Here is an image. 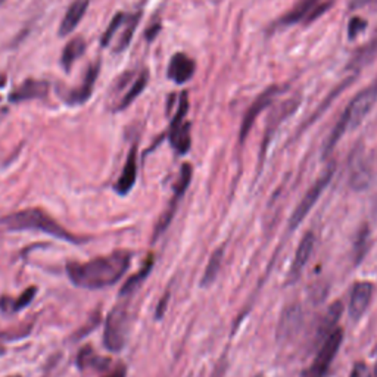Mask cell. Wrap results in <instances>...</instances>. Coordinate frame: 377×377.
Listing matches in <instances>:
<instances>
[{"label": "cell", "instance_id": "obj_17", "mask_svg": "<svg viewBox=\"0 0 377 377\" xmlns=\"http://www.w3.org/2000/svg\"><path fill=\"white\" fill-rule=\"evenodd\" d=\"M301 319L302 311L299 305H292L290 308H287L282 315L280 326H278V337L287 339L290 337V335H294L301 326Z\"/></svg>", "mask_w": 377, "mask_h": 377}, {"label": "cell", "instance_id": "obj_27", "mask_svg": "<svg viewBox=\"0 0 377 377\" xmlns=\"http://www.w3.org/2000/svg\"><path fill=\"white\" fill-rule=\"evenodd\" d=\"M128 18H130V15H126V14H123V12H119V14H117V15L114 17V19L111 21V24H109V27H108V30L105 31L103 37H102V42H101V43H102L103 47H106V46L109 44V42H111L112 37L115 35L117 30H118L121 26H123V24H126V22L128 21Z\"/></svg>", "mask_w": 377, "mask_h": 377}, {"label": "cell", "instance_id": "obj_33", "mask_svg": "<svg viewBox=\"0 0 377 377\" xmlns=\"http://www.w3.org/2000/svg\"><path fill=\"white\" fill-rule=\"evenodd\" d=\"M167 303H168V294L160 301V303H158V308H156V315H155V317L156 319H161L162 317V315H164V311H165V308H167Z\"/></svg>", "mask_w": 377, "mask_h": 377}, {"label": "cell", "instance_id": "obj_30", "mask_svg": "<svg viewBox=\"0 0 377 377\" xmlns=\"http://www.w3.org/2000/svg\"><path fill=\"white\" fill-rule=\"evenodd\" d=\"M366 28H367V21L366 19H362L360 17L351 18V21L348 24V35H349V39L357 37V35L360 33H362Z\"/></svg>", "mask_w": 377, "mask_h": 377}, {"label": "cell", "instance_id": "obj_36", "mask_svg": "<svg viewBox=\"0 0 377 377\" xmlns=\"http://www.w3.org/2000/svg\"><path fill=\"white\" fill-rule=\"evenodd\" d=\"M5 83H6V77L0 74V89H2L5 86Z\"/></svg>", "mask_w": 377, "mask_h": 377}, {"label": "cell", "instance_id": "obj_24", "mask_svg": "<svg viewBox=\"0 0 377 377\" xmlns=\"http://www.w3.org/2000/svg\"><path fill=\"white\" fill-rule=\"evenodd\" d=\"M148 80H149V74L146 71H143L142 74L136 78V81L133 83V86L130 87V90L124 94L123 99H121L118 109H126L133 101H136L139 94L144 90V87L148 86Z\"/></svg>", "mask_w": 377, "mask_h": 377}, {"label": "cell", "instance_id": "obj_14", "mask_svg": "<svg viewBox=\"0 0 377 377\" xmlns=\"http://www.w3.org/2000/svg\"><path fill=\"white\" fill-rule=\"evenodd\" d=\"M136 178H137V148L133 146L128 152L123 173H121L115 185V192L126 196V194L135 187Z\"/></svg>", "mask_w": 377, "mask_h": 377}, {"label": "cell", "instance_id": "obj_20", "mask_svg": "<svg viewBox=\"0 0 377 377\" xmlns=\"http://www.w3.org/2000/svg\"><path fill=\"white\" fill-rule=\"evenodd\" d=\"M169 143L173 144V148L180 153L185 155L190 148V123H186L180 126L178 128L169 130L168 133Z\"/></svg>", "mask_w": 377, "mask_h": 377}, {"label": "cell", "instance_id": "obj_38", "mask_svg": "<svg viewBox=\"0 0 377 377\" xmlns=\"http://www.w3.org/2000/svg\"><path fill=\"white\" fill-rule=\"evenodd\" d=\"M376 377H377V364H376Z\"/></svg>", "mask_w": 377, "mask_h": 377}, {"label": "cell", "instance_id": "obj_25", "mask_svg": "<svg viewBox=\"0 0 377 377\" xmlns=\"http://www.w3.org/2000/svg\"><path fill=\"white\" fill-rule=\"evenodd\" d=\"M370 181H371V169L366 164H364V162H361L360 165H357L351 171L349 183H351V186L354 187L355 190L366 189L370 185Z\"/></svg>", "mask_w": 377, "mask_h": 377}, {"label": "cell", "instance_id": "obj_40", "mask_svg": "<svg viewBox=\"0 0 377 377\" xmlns=\"http://www.w3.org/2000/svg\"><path fill=\"white\" fill-rule=\"evenodd\" d=\"M258 377H262V376H258Z\"/></svg>", "mask_w": 377, "mask_h": 377}, {"label": "cell", "instance_id": "obj_29", "mask_svg": "<svg viewBox=\"0 0 377 377\" xmlns=\"http://www.w3.org/2000/svg\"><path fill=\"white\" fill-rule=\"evenodd\" d=\"M37 295V287L35 286H31V287H27L26 290L22 292V294L19 295V298L17 301H14V305H12V310L14 311H19L22 308L28 307L30 303L33 302L34 296Z\"/></svg>", "mask_w": 377, "mask_h": 377}, {"label": "cell", "instance_id": "obj_21", "mask_svg": "<svg viewBox=\"0 0 377 377\" xmlns=\"http://www.w3.org/2000/svg\"><path fill=\"white\" fill-rule=\"evenodd\" d=\"M342 311H344L342 302L336 301V302L332 303V305L329 307V310L326 311L324 317H323V320L320 323V327H319V335L320 336L327 337L335 330V324L339 321L340 315H342Z\"/></svg>", "mask_w": 377, "mask_h": 377}, {"label": "cell", "instance_id": "obj_13", "mask_svg": "<svg viewBox=\"0 0 377 377\" xmlns=\"http://www.w3.org/2000/svg\"><path fill=\"white\" fill-rule=\"evenodd\" d=\"M314 245H315V235L312 232H308V233L303 235V237L301 239L299 245H298L295 260H294V262H292L290 271H289V277L292 278V280H296L299 274L302 273L303 267H305L307 262L310 261Z\"/></svg>", "mask_w": 377, "mask_h": 377}, {"label": "cell", "instance_id": "obj_1", "mask_svg": "<svg viewBox=\"0 0 377 377\" xmlns=\"http://www.w3.org/2000/svg\"><path fill=\"white\" fill-rule=\"evenodd\" d=\"M130 262V252L117 251L89 262H69L67 265V274L69 280L78 287L90 290L105 289L115 285L127 273Z\"/></svg>", "mask_w": 377, "mask_h": 377}, {"label": "cell", "instance_id": "obj_19", "mask_svg": "<svg viewBox=\"0 0 377 377\" xmlns=\"http://www.w3.org/2000/svg\"><path fill=\"white\" fill-rule=\"evenodd\" d=\"M84 52H86V42H84V39L76 37L69 43H67L62 51V55H60V64H62L64 69L69 71L72 64H74Z\"/></svg>", "mask_w": 377, "mask_h": 377}, {"label": "cell", "instance_id": "obj_2", "mask_svg": "<svg viewBox=\"0 0 377 377\" xmlns=\"http://www.w3.org/2000/svg\"><path fill=\"white\" fill-rule=\"evenodd\" d=\"M0 226H3L9 232H21V230H37V232L53 236L56 239L69 243H83L84 237H78L69 233L65 227L60 226L53 218L40 208H30L12 212L0 218Z\"/></svg>", "mask_w": 377, "mask_h": 377}, {"label": "cell", "instance_id": "obj_11", "mask_svg": "<svg viewBox=\"0 0 377 377\" xmlns=\"http://www.w3.org/2000/svg\"><path fill=\"white\" fill-rule=\"evenodd\" d=\"M49 92V84L42 80H26L18 89L9 94V102L19 103L24 101L42 99Z\"/></svg>", "mask_w": 377, "mask_h": 377}, {"label": "cell", "instance_id": "obj_32", "mask_svg": "<svg viewBox=\"0 0 377 377\" xmlns=\"http://www.w3.org/2000/svg\"><path fill=\"white\" fill-rule=\"evenodd\" d=\"M160 31H161V22H153L152 26L148 30H146V33H144L146 34V40L152 42Z\"/></svg>", "mask_w": 377, "mask_h": 377}, {"label": "cell", "instance_id": "obj_5", "mask_svg": "<svg viewBox=\"0 0 377 377\" xmlns=\"http://www.w3.org/2000/svg\"><path fill=\"white\" fill-rule=\"evenodd\" d=\"M333 174H335V164L332 162L327 165V168L321 173V176L315 180V183L307 190L305 196L302 198V201L296 206V210L294 211V214H292L289 220V230H295L303 221V218L310 214L315 202L320 199L321 193L326 190L327 186H329V183L333 178Z\"/></svg>", "mask_w": 377, "mask_h": 377}, {"label": "cell", "instance_id": "obj_8", "mask_svg": "<svg viewBox=\"0 0 377 377\" xmlns=\"http://www.w3.org/2000/svg\"><path fill=\"white\" fill-rule=\"evenodd\" d=\"M283 92V87L280 86H273L270 89H267L265 92H262L257 99H255V102L249 106V109L245 114V118H243L242 121V126H240V135H239V140L240 143L245 142L246 136L249 135V131L255 123V119H257V117L264 111V109L267 106H270L271 102L276 99V97L280 94Z\"/></svg>", "mask_w": 377, "mask_h": 377}, {"label": "cell", "instance_id": "obj_23", "mask_svg": "<svg viewBox=\"0 0 377 377\" xmlns=\"http://www.w3.org/2000/svg\"><path fill=\"white\" fill-rule=\"evenodd\" d=\"M152 267H153V255L151 253L149 257L146 258L140 271L133 277H130L128 280L126 282V285L123 286V290H121V295H128V294H131V292H135L136 287L140 286L146 280V278H148V276L152 271Z\"/></svg>", "mask_w": 377, "mask_h": 377}, {"label": "cell", "instance_id": "obj_18", "mask_svg": "<svg viewBox=\"0 0 377 377\" xmlns=\"http://www.w3.org/2000/svg\"><path fill=\"white\" fill-rule=\"evenodd\" d=\"M77 366L80 370L93 369V370H105L109 366V360L96 355L92 346H84L77 357Z\"/></svg>", "mask_w": 377, "mask_h": 377}, {"label": "cell", "instance_id": "obj_39", "mask_svg": "<svg viewBox=\"0 0 377 377\" xmlns=\"http://www.w3.org/2000/svg\"><path fill=\"white\" fill-rule=\"evenodd\" d=\"M10 377H21V376H10Z\"/></svg>", "mask_w": 377, "mask_h": 377}, {"label": "cell", "instance_id": "obj_7", "mask_svg": "<svg viewBox=\"0 0 377 377\" xmlns=\"http://www.w3.org/2000/svg\"><path fill=\"white\" fill-rule=\"evenodd\" d=\"M192 165L190 164H183L181 165V169H180V176H178V180L177 183L174 185V196L171 199V202H169V206L168 210L164 212V215L160 218V223H158L156 228H155V235H153V239H156L160 235H162L167 227L169 226V223H171L173 217L176 214V210H177V205H178V201L185 196V193L190 185V180H192Z\"/></svg>", "mask_w": 377, "mask_h": 377}, {"label": "cell", "instance_id": "obj_22", "mask_svg": "<svg viewBox=\"0 0 377 377\" xmlns=\"http://www.w3.org/2000/svg\"><path fill=\"white\" fill-rule=\"evenodd\" d=\"M223 258H224V248L217 249L211 255V258L208 261V265H206V269H205L202 282H201L202 287H208V286H211L215 282V278L218 276V271H220V269H221Z\"/></svg>", "mask_w": 377, "mask_h": 377}, {"label": "cell", "instance_id": "obj_26", "mask_svg": "<svg viewBox=\"0 0 377 377\" xmlns=\"http://www.w3.org/2000/svg\"><path fill=\"white\" fill-rule=\"evenodd\" d=\"M370 246V230L369 226L364 224L357 233L355 243H354V255H355V262L360 264L361 260L366 257V253Z\"/></svg>", "mask_w": 377, "mask_h": 377}, {"label": "cell", "instance_id": "obj_4", "mask_svg": "<svg viewBox=\"0 0 377 377\" xmlns=\"http://www.w3.org/2000/svg\"><path fill=\"white\" fill-rule=\"evenodd\" d=\"M130 330L128 302H119L108 314L103 332V345L112 352H119L124 348Z\"/></svg>", "mask_w": 377, "mask_h": 377}, {"label": "cell", "instance_id": "obj_3", "mask_svg": "<svg viewBox=\"0 0 377 377\" xmlns=\"http://www.w3.org/2000/svg\"><path fill=\"white\" fill-rule=\"evenodd\" d=\"M376 99H377V83L371 84V86L367 87L366 90L360 92L354 97V99L349 102L342 117H340L337 124L335 126L329 140H327V143H326L324 155H327L335 148V144L339 142L340 137L345 135L346 131L355 128L361 124V121L366 118V115L371 111Z\"/></svg>", "mask_w": 377, "mask_h": 377}, {"label": "cell", "instance_id": "obj_28", "mask_svg": "<svg viewBox=\"0 0 377 377\" xmlns=\"http://www.w3.org/2000/svg\"><path fill=\"white\" fill-rule=\"evenodd\" d=\"M139 18H140V14H137V15H131V17H130V21L127 22V28H126V31L123 33V37H121V40H119L118 44H117V52L124 51V49L128 46V43L131 42L133 33H135V30H136V27H137Z\"/></svg>", "mask_w": 377, "mask_h": 377}, {"label": "cell", "instance_id": "obj_16", "mask_svg": "<svg viewBox=\"0 0 377 377\" xmlns=\"http://www.w3.org/2000/svg\"><path fill=\"white\" fill-rule=\"evenodd\" d=\"M321 0H301V2L290 9L287 14L280 19V26H292L302 19L308 21V18L312 15V12L319 8Z\"/></svg>", "mask_w": 377, "mask_h": 377}, {"label": "cell", "instance_id": "obj_37", "mask_svg": "<svg viewBox=\"0 0 377 377\" xmlns=\"http://www.w3.org/2000/svg\"><path fill=\"white\" fill-rule=\"evenodd\" d=\"M5 335H0V339H2ZM3 352H5V349L2 348V346H0V354H3Z\"/></svg>", "mask_w": 377, "mask_h": 377}, {"label": "cell", "instance_id": "obj_6", "mask_svg": "<svg viewBox=\"0 0 377 377\" xmlns=\"http://www.w3.org/2000/svg\"><path fill=\"white\" fill-rule=\"evenodd\" d=\"M342 342H344V330L336 327V329L324 339L319 354L315 355V360L312 361L311 366L303 371L302 377H323L327 373V369L330 367V364L335 360Z\"/></svg>", "mask_w": 377, "mask_h": 377}, {"label": "cell", "instance_id": "obj_34", "mask_svg": "<svg viewBox=\"0 0 377 377\" xmlns=\"http://www.w3.org/2000/svg\"><path fill=\"white\" fill-rule=\"evenodd\" d=\"M126 367H118L114 373H111V374H109V376H106V377H126Z\"/></svg>", "mask_w": 377, "mask_h": 377}, {"label": "cell", "instance_id": "obj_9", "mask_svg": "<svg viewBox=\"0 0 377 377\" xmlns=\"http://www.w3.org/2000/svg\"><path fill=\"white\" fill-rule=\"evenodd\" d=\"M373 296V285L370 282H357L352 286L349 299V315L352 320L358 321L367 311Z\"/></svg>", "mask_w": 377, "mask_h": 377}, {"label": "cell", "instance_id": "obj_35", "mask_svg": "<svg viewBox=\"0 0 377 377\" xmlns=\"http://www.w3.org/2000/svg\"><path fill=\"white\" fill-rule=\"evenodd\" d=\"M369 0H352V8H360L362 5H366Z\"/></svg>", "mask_w": 377, "mask_h": 377}, {"label": "cell", "instance_id": "obj_12", "mask_svg": "<svg viewBox=\"0 0 377 377\" xmlns=\"http://www.w3.org/2000/svg\"><path fill=\"white\" fill-rule=\"evenodd\" d=\"M99 68H101L99 64H93L87 68V72H86V76H84L81 86L68 93L67 96L68 105H83L90 99L93 87H94V81L97 76H99Z\"/></svg>", "mask_w": 377, "mask_h": 377}, {"label": "cell", "instance_id": "obj_10", "mask_svg": "<svg viewBox=\"0 0 377 377\" xmlns=\"http://www.w3.org/2000/svg\"><path fill=\"white\" fill-rule=\"evenodd\" d=\"M196 64L185 53H176L168 65V78L176 84H185L194 76Z\"/></svg>", "mask_w": 377, "mask_h": 377}, {"label": "cell", "instance_id": "obj_31", "mask_svg": "<svg viewBox=\"0 0 377 377\" xmlns=\"http://www.w3.org/2000/svg\"><path fill=\"white\" fill-rule=\"evenodd\" d=\"M349 377H371V371L366 362H357L354 367H352V371Z\"/></svg>", "mask_w": 377, "mask_h": 377}, {"label": "cell", "instance_id": "obj_15", "mask_svg": "<svg viewBox=\"0 0 377 377\" xmlns=\"http://www.w3.org/2000/svg\"><path fill=\"white\" fill-rule=\"evenodd\" d=\"M89 5H90V0H74V2H72V5L67 10L62 22H60V27H59L60 37H65V35H68L69 33H72L77 28L83 17L86 15Z\"/></svg>", "mask_w": 377, "mask_h": 377}]
</instances>
